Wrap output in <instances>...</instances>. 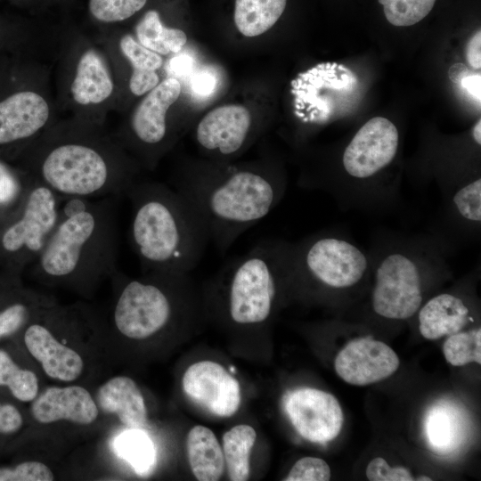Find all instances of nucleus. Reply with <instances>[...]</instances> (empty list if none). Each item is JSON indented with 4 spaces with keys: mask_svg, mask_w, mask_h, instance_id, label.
I'll return each mask as SVG.
<instances>
[{
    "mask_svg": "<svg viewBox=\"0 0 481 481\" xmlns=\"http://www.w3.org/2000/svg\"><path fill=\"white\" fill-rule=\"evenodd\" d=\"M22 155L25 171L62 197L125 195L139 169L103 126L73 118L54 122Z\"/></svg>",
    "mask_w": 481,
    "mask_h": 481,
    "instance_id": "f257e3e1",
    "label": "nucleus"
},
{
    "mask_svg": "<svg viewBox=\"0 0 481 481\" xmlns=\"http://www.w3.org/2000/svg\"><path fill=\"white\" fill-rule=\"evenodd\" d=\"M113 198L61 196L59 223L32 263L38 281L89 294L118 272V228Z\"/></svg>",
    "mask_w": 481,
    "mask_h": 481,
    "instance_id": "f03ea898",
    "label": "nucleus"
},
{
    "mask_svg": "<svg viewBox=\"0 0 481 481\" xmlns=\"http://www.w3.org/2000/svg\"><path fill=\"white\" fill-rule=\"evenodd\" d=\"M221 253L282 200L285 180L259 167H204L176 182Z\"/></svg>",
    "mask_w": 481,
    "mask_h": 481,
    "instance_id": "7ed1b4c3",
    "label": "nucleus"
},
{
    "mask_svg": "<svg viewBox=\"0 0 481 481\" xmlns=\"http://www.w3.org/2000/svg\"><path fill=\"white\" fill-rule=\"evenodd\" d=\"M125 195L132 207L130 241L143 271L186 273L199 264L208 233L176 190L136 180Z\"/></svg>",
    "mask_w": 481,
    "mask_h": 481,
    "instance_id": "20e7f679",
    "label": "nucleus"
},
{
    "mask_svg": "<svg viewBox=\"0 0 481 481\" xmlns=\"http://www.w3.org/2000/svg\"><path fill=\"white\" fill-rule=\"evenodd\" d=\"M452 248L436 232L376 234L369 252L373 277L371 306L374 314L392 321L407 320L416 314L428 283L449 273Z\"/></svg>",
    "mask_w": 481,
    "mask_h": 481,
    "instance_id": "39448f33",
    "label": "nucleus"
},
{
    "mask_svg": "<svg viewBox=\"0 0 481 481\" xmlns=\"http://www.w3.org/2000/svg\"><path fill=\"white\" fill-rule=\"evenodd\" d=\"M221 275L231 321L240 325L263 323L273 314L281 282L293 278L291 242L261 240L229 261Z\"/></svg>",
    "mask_w": 481,
    "mask_h": 481,
    "instance_id": "423d86ee",
    "label": "nucleus"
},
{
    "mask_svg": "<svg viewBox=\"0 0 481 481\" xmlns=\"http://www.w3.org/2000/svg\"><path fill=\"white\" fill-rule=\"evenodd\" d=\"M399 132L387 118L374 117L353 136L342 154L346 181L332 196L341 206L372 209L392 205L378 176L395 159Z\"/></svg>",
    "mask_w": 481,
    "mask_h": 481,
    "instance_id": "0eeeda50",
    "label": "nucleus"
},
{
    "mask_svg": "<svg viewBox=\"0 0 481 481\" xmlns=\"http://www.w3.org/2000/svg\"><path fill=\"white\" fill-rule=\"evenodd\" d=\"M60 77L58 97L73 113L72 118L103 126L117 91L108 53L88 38H74L65 53Z\"/></svg>",
    "mask_w": 481,
    "mask_h": 481,
    "instance_id": "6e6552de",
    "label": "nucleus"
},
{
    "mask_svg": "<svg viewBox=\"0 0 481 481\" xmlns=\"http://www.w3.org/2000/svg\"><path fill=\"white\" fill-rule=\"evenodd\" d=\"M294 280L331 291L352 289L371 276V258L342 233L323 231L291 242Z\"/></svg>",
    "mask_w": 481,
    "mask_h": 481,
    "instance_id": "1a4fd4ad",
    "label": "nucleus"
},
{
    "mask_svg": "<svg viewBox=\"0 0 481 481\" xmlns=\"http://www.w3.org/2000/svg\"><path fill=\"white\" fill-rule=\"evenodd\" d=\"M182 273L148 272L139 279H125L111 311V322L119 334L133 340L146 339L162 330L175 311L173 285Z\"/></svg>",
    "mask_w": 481,
    "mask_h": 481,
    "instance_id": "9d476101",
    "label": "nucleus"
},
{
    "mask_svg": "<svg viewBox=\"0 0 481 481\" xmlns=\"http://www.w3.org/2000/svg\"><path fill=\"white\" fill-rule=\"evenodd\" d=\"M61 196L31 176L12 220L0 232V254L16 267L32 264L42 253L61 216Z\"/></svg>",
    "mask_w": 481,
    "mask_h": 481,
    "instance_id": "9b49d317",
    "label": "nucleus"
},
{
    "mask_svg": "<svg viewBox=\"0 0 481 481\" xmlns=\"http://www.w3.org/2000/svg\"><path fill=\"white\" fill-rule=\"evenodd\" d=\"M181 90V84L175 77L160 81L143 95L125 129L114 135L127 153H135L148 168L155 166L169 141L167 114L179 98Z\"/></svg>",
    "mask_w": 481,
    "mask_h": 481,
    "instance_id": "f8f14e48",
    "label": "nucleus"
},
{
    "mask_svg": "<svg viewBox=\"0 0 481 481\" xmlns=\"http://www.w3.org/2000/svg\"><path fill=\"white\" fill-rule=\"evenodd\" d=\"M53 110L46 90L39 86L20 87L2 97L0 148L22 146L24 151L54 123Z\"/></svg>",
    "mask_w": 481,
    "mask_h": 481,
    "instance_id": "ddd939ff",
    "label": "nucleus"
},
{
    "mask_svg": "<svg viewBox=\"0 0 481 481\" xmlns=\"http://www.w3.org/2000/svg\"><path fill=\"white\" fill-rule=\"evenodd\" d=\"M284 410L297 432L305 439L326 444L341 431L344 417L338 399L312 387H301L284 397Z\"/></svg>",
    "mask_w": 481,
    "mask_h": 481,
    "instance_id": "4468645a",
    "label": "nucleus"
},
{
    "mask_svg": "<svg viewBox=\"0 0 481 481\" xmlns=\"http://www.w3.org/2000/svg\"><path fill=\"white\" fill-rule=\"evenodd\" d=\"M53 305L43 309L30 321L23 340L28 352L49 379L72 383L84 372L85 361L75 348L57 337L51 313Z\"/></svg>",
    "mask_w": 481,
    "mask_h": 481,
    "instance_id": "2eb2a0df",
    "label": "nucleus"
},
{
    "mask_svg": "<svg viewBox=\"0 0 481 481\" xmlns=\"http://www.w3.org/2000/svg\"><path fill=\"white\" fill-rule=\"evenodd\" d=\"M182 386L192 401L216 416L230 417L240 407L239 381L216 362L200 361L189 366Z\"/></svg>",
    "mask_w": 481,
    "mask_h": 481,
    "instance_id": "dca6fc26",
    "label": "nucleus"
},
{
    "mask_svg": "<svg viewBox=\"0 0 481 481\" xmlns=\"http://www.w3.org/2000/svg\"><path fill=\"white\" fill-rule=\"evenodd\" d=\"M399 358L386 343L372 336L350 340L337 355L334 368L344 381L366 386L383 380L398 369Z\"/></svg>",
    "mask_w": 481,
    "mask_h": 481,
    "instance_id": "f3484780",
    "label": "nucleus"
},
{
    "mask_svg": "<svg viewBox=\"0 0 481 481\" xmlns=\"http://www.w3.org/2000/svg\"><path fill=\"white\" fill-rule=\"evenodd\" d=\"M252 117L247 108L238 104L217 107L208 112L195 130L198 144L210 154L232 156L248 143Z\"/></svg>",
    "mask_w": 481,
    "mask_h": 481,
    "instance_id": "a211bd4d",
    "label": "nucleus"
},
{
    "mask_svg": "<svg viewBox=\"0 0 481 481\" xmlns=\"http://www.w3.org/2000/svg\"><path fill=\"white\" fill-rule=\"evenodd\" d=\"M30 412L40 424L60 421L78 426H89L99 417V408L94 397L78 385L53 386L39 392L31 402Z\"/></svg>",
    "mask_w": 481,
    "mask_h": 481,
    "instance_id": "6ab92c4d",
    "label": "nucleus"
},
{
    "mask_svg": "<svg viewBox=\"0 0 481 481\" xmlns=\"http://www.w3.org/2000/svg\"><path fill=\"white\" fill-rule=\"evenodd\" d=\"M442 192V217L452 236L478 239L481 229V177L470 176Z\"/></svg>",
    "mask_w": 481,
    "mask_h": 481,
    "instance_id": "aec40b11",
    "label": "nucleus"
},
{
    "mask_svg": "<svg viewBox=\"0 0 481 481\" xmlns=\"http://www.w3.org/2000/svg\"><path fill=\"white\" fill-rule=\"evenodd\" d=\"M94 400L100 412L115 415L131 429H141L147 422L143 394L135 381L127 376H115L96 390Z\"/></svg>",
    "mask_w": 481,
    "mask_h": 481,
    "instance_id": "412c9836",
    "label": "nucleus"
},
{
    "mask_svg": "<svg viewBox=\"0 0 481 481\" xmlns=\"http://www.w3.org/2000/svg\"><path fill=\"white\" fill-rule=\"evenodd\" d=\"M416 314L420 333L429 340L457 333L474 321L465 300L451 292L432 297Z\"/></svg>",
    "mask_w": 481,
    "mask_h": 481,
    "instance_id": "4be33fe9",
    "label": "nucleus"
},
{
    "mask_svg": "<svg viewBox=\"0 0 481 481\" xmlns=\"http://www.w3.org/2000/svg\"><path fill=\"white\" fill-rule=\"evenodd\" d=\"M424 430L429 447L447 455L463 446L469 433V421L463 410L449 401H439L427 412Z\"/></svg>",
    "mask_w": 481,
    "mask_h": 481,
    "instance_id": "5701e85b",
    "label": "nucleus"
},
{
    "mask_svg": "<svg viewBox=\"0 0 481 481\" xmlns=\"http://www.w3.org/2000/svg\"><path fill=\"white\" fill-rule=\"evenodd\" d=\"M118 45L119 53L131 67L129 91L135 96H143L160 82L158 70L163 65L162 56L143 46L129 33L118 38Z\"/></svg>",
    "mask_w": 481,
    "mask_h": 481,
    "instance_id": "b1692460",
    "label": "nucleus"
},
{
    "mask_svg": "<svg viewBox=\"0 0 481 481\" xmlns=\"http://www.w3.org/2000/svg\"><path fill=\"white\" fill-rule=\"evenodd\" d=\"M188 461L194 477L200 481H216L224 470L223 449L211 429L194 426L186 440Z\"/></svg>",
    "mask_w": 481,
    "mask_h": 481,
    "instance_id": "393cba45",
    "label": "nucleus"
},
{
    "mask_svg": "<svg viewBox=\"0 0 481 481\" xmlns=\"http://www.w3.org/2000/svg\"><path fill=\"white\" fill-rule=\"evenodd\" d=\"M135 39L159 55L177 53L187 43L185 32L166 26L156 10L145 12L135 27Z\"/></svg>",
    "mask_w": 481,
    "mask_h": 481,
    "instance_id": "a878e982",
    "label": "nucleus"
},
{
    "mask_svg": "<svg viewBox=\"0 0 481 481\" xmlns=\"http://www.w3.org/2000/svg\"><path fill=\"white\" fill-rule=\"evenodd\" d=\"M287 0H235L233 20L238 31L248 37L269 30L280 19Z\"/></svg>",
    "mask_w": 481,
    "mask_h": 481,
    "instance_id": "bb28decb",
    "label": "nucleus"
},
{
    "mask_svg": "<svg viewBox=\"0 0 481 481\" xmlns=\"http://www.w3.org/2000/svg\"><path fill=\"white\" fill-rule=\"evenodd\" d=\"M257 433L246 424L232 427L223 436V453L230 480L249 479V456L255 444Z\"/></svg>",
    "mask_w": 481,
    "mask_h": 481,
    "instance_id": "cd10ccee",
    "label": "nucleus"
},
{
    "mask_svg": "<svg viewBox=\"0 0 481 481\" xmlns=\"http://www.w3.org/2000/svg\"><path fill=\"white\" fill-rule=\"evenodd\" d=\"M0 386L9 388L20 402L31 403L39 393L37 375L20 368L5 351L0 350Z\"/></svg>",
    "mask_w": 481,
    "mask_h": 481,
    "instance_id": "c85d7f7f",
    "label": "nucleus"
},
{
    "mask_svg": "<svg viewBox=\"0 0 481 481\" xmlns=\"http://www.w3.org/2000/svg\"><path fill=\"white\" fill-rule=\"evenodd\" d=\"M53 304L51 298L34 293L11 303L0 311V338L13 334Z\"/></svg>",
    "mask_w": 481,
    "mask_h": 481,
    "instance_id": "c756f323",
    "label": "nucleus"
},
{
    "mask_svg": "<svg viewBox=\"0 0 481 481\" xmlns=\"http://www.w3.org/2000/svg\"><path fill=\"white\" fill-rule=\"evenodd\" d=\"M448 363L463 366L470 363H481V329L459 331L448 336L443 345Z\"/></svg>",
    "mask_w": 481,
    "mask_h": 481,
    "instance_id": "7c9ffc66",
    "label": "nucleus"
},
{
    "mask_svg": "<svg viewBox=\"0 0 481 481\" xmlns=\"http://www.w3.org/2000/svg\"><path fill=\"white\" fill-rule=\"evenodd\" d=\"M148 0H88V12L102 25L123 22L141 12Z\"/></svg>",
    "mask_w": 481,
    "mask_h": 481,
    "instance_id": "2f4dec72",
    "label": "nucleus"
},
{
    "mask_svg": "<svg viewBox=\"0 0 481 481\" xmlns=\"http://www.w3.org/2000/svg\"><path fill=\"white\" fill-rule=\"evenodd\" d=\"M436 0H379L384 14L394 26H411L423 20L432 10Z\"/></svg>",
    "mask_w": 481,
    "mask_h": 481,
    "instance_id": "473e14b6",
    "label": "nucleus"
},
{
    "mask_svg": "<svg viewBox=\"0 0 481 481\" xmlns=\"http://www.w3.org/2000/svg\"><path fill=\"white\" fill-rule=\"evenodd\" d=\"M31 175L20 173L0 159V210L16 209L29 187Z\"/></svg>",
    "mask_w": 481,
    "mask_h": 481,
    "instance_id": "72a5a7b5",
    "label": "nucleus"
},
{
    "mask_svg": "<svg viewBox=\"0 0 481 481\" xmlns=\"http://www.w3.org/2000/svg\"><path fill=\"white\" fill-rule=\"evenodd\" d=\"M119 447L125 458L138 471L147 470L154 461L150 439L139 429H133L121 437Z\"/></svg>",
    "mask_w": 481,
    "mask_h": 481,
    "instance_id": "f704fd0d",
    "label": "nucleus"
},
{
    "mask_svg": "<svg viewBox=\"0 0 481 481\" xmlns=\"http://www.w3.org/2000/svg\"><path fill=\"white\" fill-rule=\"evenodd\" d=\"M54 475L45 463L29 461L12 468H0V481H52Z\"/></svg>",
    "mask_w": 481,
    "mask_h": 481,
    "instance_id": "c9c22d12",
    "label": "nucleus"
},
{
    "mask_svg": "<svg viewBox=\"0 0 481 481\" xmlns=\"http://www.w3.org/2000/svg\"><path fill=\"white\" fill-rule=\"evenodd\" d=\"M330 478L328 463L317 457L306 456L298 460L291 468L286 481H327Z\"/></svg>",
    "mask_w": 481,
    "mask_h": 481,
    "instance_id": "e433bc0d",
    "label": "nucleus"
},
{
    "mask_svg": "<svg viewBox=\"0 0 481 481\" xmlns=\"http://www.w3.org/2000/svg\"><path fill=\"white\" fill-rule=\"evenodd\" d=\"M366 477L371 481H412L411 471L404 467H391L381 457H376L366 468Z\"/></svg>",
    "mask_w": 481,
    "mask_h": 481,
    "instance_id": "4c0bfd02",
    "label": "nucleus"
},
{
    "mask_svg": "<svg viewBox=\"0 0 481 481\" xmlns=\"http://www.w3.org/2000/svg\"><path fill=\"white\" fill-rule=\"evenodd\" d=\"M22 425L23 418L20 411L12 404L0 403V433H14Z\"/></svg>",
    "mask_w": 481,
    "mask_h": 481,
    "instance_id": "58836bf2",
    "label": "nucleus"
},
{
    "mask_svg": "<svg viewBox=\"0 0 481 481\" xmlns=\"http://www.w3.org/2000/svg\"><path fill=\"white\" fill-rule=\"evenodd\" d=\"M481 32L478 30L474 34L468 43L466 56L469 65L475 69L481 68Z\"/></svg>",
    "mask_w": 481,
    "mask_h": 481,
    "instance_id": "ea45409f",
    "label": "nucleus"
},
{
    "mask_svg": "<svg viewBox=\"0 0 481 481\" xmlns=\"http://www.w3.org/2000/svg\"><path fill=\"white\" fill-rule=\"evenodd\" d=\"M461 86L465 88L469 92V94L474 97L475 100L480 102V74L463 76L461 78Z\"/></svg>",
    "mask_w": 481,
    "mask_h": 481,
    "instance_id": "a19ab883",
    "label": "nucleus"
},
{
    "mask_svg": "<svg viewBox=\"0 0 481 481\" xmlns=\"http://www.w3.org/2000/svg\"><path fill=\"white\" fill-rule=\"evenodd\" d=\"M472 135L475 139V141L481 144V119L479 118L478 121L476 123L472 129Z\"/></svg>",
    "mask_w": 481,
    "mask_h": 481,
    "instance_id": "79ce46f5",
    "label": "nucleus"
},
{
    "mask_svg": "<svg viewBox=\"0 0 481 481\" xmlns=\"http://www.w3.org/2000/svg\"><path fill=\"white\" fill-rule=\"evenodd\" d=\"M415 480H432L431 478H429L428 477H421L420 478H417Z\"/></svg>",
    "mask_w": 481,
    "mask_h": 481,
    "instance_id": "37998d69",
    "label": "nucleus"
}]
</instances>
